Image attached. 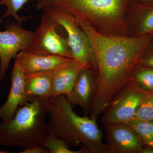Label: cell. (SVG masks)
I'll return each instance as SVG.
<instances>
[{"instance_id":"6da1fadb","label":"cell","mask_w":153,"mask_h":153,"mask_svg":"<svg viewBox=\"0 0 153 153\" xmlns=\"http://www.w3.org/2000/svg\"><path fill=\"white\" fill-rule=\"evenodd\" d=\"M74 18L89 38L93 52L97 87L90 115L96 121L115 96L131 80L134 69L152 39L149 34L137 36L103 34L86 21Z\"/></svg>"},{"instance_id":"7a4b0ae2","label":"cell","mask_w":153,"mask_h":153,"mask_svg":"<svg viewBox=\"0 0 153 153\" xmlns=\"http://www.w3.org/2000/svg\"><path fill=\"white\" fill-rule=\"evenodd\" d=\"M132 0H37L36 9L55 7L86 21L108 35L130 36L127 12Z\"/></svg>"},{"instance_id":"3957f363","label":"cell","mask_w":153,"mask_h":153,"mask_svg":"<svg viewBox=\"0 0 153 153\" xmlns=\"http://www.w3.org/2000/svg\"><path fill=\"white\" fill-rule=\"evenodd\" d=\"M50 131L70 148L84 145L89 153H108L107 145L102 142V134L96 121L74 112L66 96L51 99L48 107Z\"/></svg>"},{"instance_id":"277c9868","label":"cell","mask_w":153,"mask_h":153,"mask_svg":"<svg viewBox=\"0 0 153 153\" xmlns=\"http://www.w3.org/2000/svg\"><path fill=\"white\" fill-rule=\"evenodd\" d=\"M50 100L33 99L19 107L11 120L0 123V146L24 149L42 146L51 133L46 121Z\"/></svg>"},{"instance_id":"5b68a950","label":"cell","mask_w":153,"mask_h":153,"mask_svg":"<svg viewBox=\"0 0 153 153\" xmlns=\"http://www.w3.org/2000/svg\"><path fill=\"white\" fill-rule=\"evenodd\" d=\"M61 27L55 19L43 12L40 25L34 32L26 50L36 55H56L73 59L67 38L59 33Z\"/></svg>"},{"instance_id":"8992f818","label":"cell","mask_w":153,"mask_h":153,"mask_svg":"<svg viewBox=\"0 0 153 153\" xmlns=\"http://www.w3.org/2000/svg\"><path fill=\"white\" fill-rule=\"evenodd\" d=\"M149 93L140 88L132 78L111 102L101 116L100 123L104 126L127 123L134 119L138 107Z\"/></svg>"},{"instance_id":"52a82bcc","label":"cell","mask_w":153,"mask_h":153,"mask_svg":"<svg viewBox=\"0 0 153 153\" xmlns=\"http://www.w3.org/2000/svg\"><path fill=\"white\" fill-rule=\"evenodd\" d=\"M42 11L55 19L66 31L73 59L94 68L90 40L76 24L74 17L66 11L57 8L47 7Z\"/></svg>"},{"instance_id":"ba28073f","label":"cell","mask_w":153,"mask_h":153,"mask_svg":"<svg viewBox=\"0 0 153 153\" xmlns=\"http://www.w3.org/2000/svg\"><path fill=\"white\" fill-rule=\"evenodd\" d=\"M0 17V23H3ZM5 30L0 31V81L4 79L11 60L16 59L18 53L27 49L34 33L26 30L21 25L11 23Z\"/></svg>"},{"instance_id":"9c48e42d","label":"cell","mask_w":153,"mask_h":153,"mask_svg":"<svg viewBox=\"0 0 153 153\" xmlns=\"http://www.w3.org/2000/svg\"><path fill=\"white\" fill-rule=\"evenodd\" d=\"M108 153H140L143 144L140 137L125 123L104 125Z\"/></svg>"},{"instance_id":"30bf717a","label":"cell","mask_w":153,"mask_h":153,"mask_svg":"<svg viewBox=\"0 0 153 153\" xmlns=\"http://www.w3.org/2000/svg\"><path fill=\"white\" fill-rule=\"evenodd\" d=\"M97 73L92 66L83 69L77 77L69 94L67 101L72 105L81 108L85 116L90 114L91 107L97 87Z\"/></svg>"},{"instance_id":"8fae6325","label":"cell","mask_w":153,"mask_h":153,"mask_svg":"<svg viewBox=\"0 0 153 153\" xmlns=\"http://www.w3.org/2000/svg\"><path fill=\"white\" fill-rule=\"evenodd\" d=\"M11 87L4 104L0 107V119L4 123L11 120L19 106L28 102L25 89V74L16 58L11 74Z\"/></svg>"},{"instance_id":"7c38bea8","label":"cell","mask_w":153,"mask_h":153,"mask_svg":"<svg viewBox=\"0 0 153 153\" xmlns=\"http://www.w3.org/2000/svg\"><path fill=\"white\" fill-rule=\"evenodd\" d=\"M90 66H92L71 59L53 69L50 99L57 96L68 95L81 71Z\"/></svg>"},{"instance_id":"4fadbf2b","label":"cell","mask_w":153,"mask_h":153,"mask_svg":"<svg viewBox=\"0 0 153 153\" xmlns=\"http://www.w3.org/2000/svg\"><path fill=\"white\" fill-rule=\"evenodd\" d=\"M126 19L131 36L149 34L153 32V5L131 1L127 12Z\"/></svg>"},{"instance_id":"5bb4252c","label":"cell","mask_w":153,"mask_h":153,"mask_svg":"<svg viewBox=\"0 0 153 153\" xmlns=\"http://www.w3.org/2000/svg\"><path fill=\"white\" fill-rule=\"evenodd\" d=\"M16 58L25 74L52 71L71 59L56 55H36L26 50L19 52Z\"/></svg>"},{"instance_id":"9a60e30c","label":"cell","mask_w":153,"mask_h":153,"mask_svg":"<svg viewBox=\"0 0 153 153\" xmlns=\"http://www.w3.org/2000/svg\"><path fill=\"white\" fill-rule=\"evenodd\" d=\"M52 86V71L25 74V89L28 101L37 98L50 99Z\"/></svg>"},{"instance_id":"2e32d148","label":"cell","mask_w":153,"mask_h":153,"mask_svg":"<svg viewBox=\"0 0 153 153\" xmlns=\"http://www.w3.org/2000/svg\"><path fill=\"white\" fill-rule=\"evenodd\" d=\"M132 79L141 89L153 91V68L137 65L134 69Z\"/></svg>"},{"instance_id":"e0dca14e","label":"cell","mask_w":153,"mask_h":153,"mask_svg":"<svg viewBox=\"0 0 153 153\" xmlns=\"http://www.w3.org/2000/svg\"><path fill=\"white\" fill-rule=\"evenodd\" d=\"M42 146L47 148L51 153H89L85 146L78 150L70 149L64 141L51 132L43 142Z\"/></svg>"},{"instance_id":"ac0fdd59","label":"cell","mask_w":153,"mask_h":153,"mask_svg":"<svg viewBox=\"0 0 153 153\" xmlns=\"http://www.w3.org/2000/svg\"><path fill=\"white\" fill-rule=\"evenodd\" d=\"M128 125L139 135L144 146L153 147V123L147 121L133 120Z\"/></svg>"},{"instance_id":"d6986e66","label":"cell","mask_w":153,"mask_h":153,"mask_svg":"<svg viewBox=\"0 0 153 153\" xmlns=\"http://www.w3.org/2000/svg\"><path fill=\"white\" fill-rule=\"evenodd\" d=\"M33 1L34 0H1L0 6L4 5L7 7L5 13L2 17L3 19L9 16L13 17L17 24L22 25L30 16H20L18 13L25 4Z\"/></svg>"},{"instance_id":"ffe728a7","label":"cell","mask_w":153,"mask_h":153,"mask_svg":"<svg viewBox=\"0 0 153 153\" xmlns=\"http://www.w3.org/2000/svg\"><path fill=\"white\" fill-rule=\"evenodd\" d=\"M133 120L153 123V91L150 92L146 98L138 107Z\"/></svg>"},{"instance_id":"44dd1931","label":"cell","mask_w":153,"mask_h":153,"mask_svg":"<svg viewBox=\"0 0 153 153\" xmlns=\"http://www.w3.org/2000/svg\"><path fill=\"white\" fill-rule=\"evenodd\" d=\"M138 65L153 68V49L146 51L140 58Z\"/></svg>"},{"instance_id":"7402d4cb","label":"cell","mask_w":153,"mask_h":153,"mask_svg":"<svg viewBox=\"0 0 153 153\" xmlns=\"http://www.w3.org/2000/svg\"><path fill=\"white\" fill-rule=\"evenodd\" d=\"M21 153H49V150L42 146H32L25 148Z\"/></svg>"},{"instance_id":"603a6c76","label":"cell","mask_w":153,"mask_h":153,"mask_svg":"<svg viewBox=\"0 0 153 153\" xmlns=\"http://www.w3.org/2000/svg\"><path fill=\"white\" fill-rule=\"evenodd\" d=\"M131 1L143 4L153 5V0H132Z\"/></svg>"},{"instance_id":"cb8c5ba5","label":"cell","mask_w":153,"mask_h":153,"mask_svg":"<svg viewBox=\"0 0 153 153\" xmlns=\"http://www.w3.org/2000/svg\"><path fill=\"white\" fill-rule=\"evenodd\" d=\"M141 153H153V147L143 146L141 151Z\"/></svg>"},{"instance_id":"d4e9b609","label":"cell","mask_w":153,"mask_h":153,"mask_svg":"<svg viewBox=\"0 0 153 153\" xmlns=\"http://www.w3.org/2000/svg\"><path fill=\"white\" fill-rule=\"evenodd\" d=\"M10 153V152H6V151L0 150V153Z\"/></svg>"},{"instance_id":"484cf974","label":"cell","mask_w":153,"mask_h":153,"mask_svg":"<svg viewBox=\"0 0 153 153\" xmlns=\"http://www.w3.org/2000/svg\"><path fill=\"white\" fill-rule=\"evenodd\" d=\"M150 34L151 36H152V39L153 40V32H151V33H149Z\"/></svg>"}]
</instances>
